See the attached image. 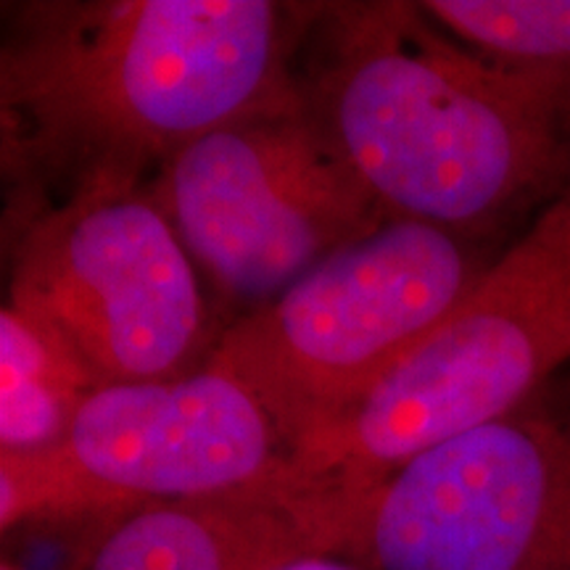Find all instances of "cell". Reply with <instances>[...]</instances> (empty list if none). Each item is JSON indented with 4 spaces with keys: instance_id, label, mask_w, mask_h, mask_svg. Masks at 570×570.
<instances>
[{
    "instance_id": "cell-8",
    "label": "cell",
    "mask_w": 570,
    "mask_h": 570,
    "mask_svg": "<svg viewBox=\"0 0 570 570\" xmlns=\"http://www.w3.org/2000/svg\"><path fill=\"white\" fill-rule=\"evenodd\" d=\"M148 190L198 273L259 306L391 219L306 109L204 135Z\"/></svg>"
},
{
    "instance_id": "cell-1",
    "label": "cell",
    "mask_w": 570,
    "mask_h": 570,
    "mask_svg": "<svg viewBox=\"0 0 570 570\" xmlns=\"http://www.w3.org/2000/svg\"><path fill=\"white\" fill-rule=\"evenodd\" d=\"M304 104L389 217L483 240L570 183V88L497 67L420 3L323 6Z\"/></svg>"
},
{
    "instance_id": "cell-7",
    "label": "cell",
    "mask_w": 570,
    "mask_h": 570,
    "mask_svg": "<svg viewBox=\"0 0 570 570\" xmlns=\"http://www.w3.org/2000/svg\"><path fill=\"white\" fill-rule=\"evenodd\" d=\"M296 470L252 391L204 362L96 389L59 444L0 454V525L233 494Z\"/></svg>"
},
{
    "instance_id": "cell-2",
    "label": "cell",
    "mask_w": 570,
    "mask_h": 570,
    "mask_svg": "<svg viewBox=\"0 0 570 570\" xmlns=\"http://www.w3.org/2000/svg\"><path fill=\"white\" fill-rule=\"evenodd\" d=\"M296 6L269 0L38 3L0 56L27 159L140 177L223 127L306 109Z\"/></svg>"
},
{
    "instance_id": "cell-6",
    "label": "cell",
    "mask_w": 570,
    "mask_h": 570,
    "mask_svg": "<svg viewBox=\"0 0 570 570\" xmlns=\"http://www.w3.org/2000/svg\"><path fill=\"white\" fill-rule=\"evenodd\" d=\"M333 558L362 570H570V417L537 396L336 487Z\"/></svg>"
},
{
    "instance_id": "cell-12",
    "label": "cell",
    "mask_w": 570,
    "mask_h": 570,
    "mask_svg": "<svg viewBox=\"0 0 570 570\" xmlns=\"http://www.w3.org/2000/svg\"><path fill=\"white\" fill-rule=\"evenodd\" d=\"M283 570H362V568L344 558H333V554H312V558L291 562V566Z\"/></svg>"
},
{
    "instance_id": "cell-11",
    "label": "cell",
    "mask_w": 570,
    "mask_h": 570,
    "mask_svg": "<svg viewBox=\"0 0 570 570\" xmlns=\"http://www.w3.org/2000/svg\"><path fill=\"white\" fill-rule=\"evenodd\" d=\"M420 9L481 59L570 88V0H428Z\"/></svg>"
},
{
    "instance_id": "cell-10",
    "label": "cell",
    "mask_w": 570,
    "mask_h": 570,
    "mask_svg": "<svg viewBox=\"0 0 570 570\" xmlns=\"http://www.w3.org/2000/svg\"><path fill=\"white\" fill-rule=\"evenodd\" d=\"M96 381L59 336L0 312V454L48 449L67 436Z\"/></svg>"
},
{
    "instance_id": "cell-5",
    "label": "cell",
    "mask_w": 570,
    "mask_h": 570,
    "mask_svg": "<svg viewBox=\"0 0 570 570\" xmlns=\"http://www.w3.org/2000/svg\"><path fill=\"white\" fill-rule=\"evenodd\" d=\"M198 269L140 177L96 173L24 230L11 309L59 336L98 389L198 370Z\"/></svg>"
},
{
    "instance_id": "cell-4",
    "label": "cell",
    "mask_w": 570,
    "mask_h": 570,
    "mask_svg": "<svg viewBox=\"0 0 570 570\" xmlns=\"http://www.w3.org/2000/svg\"><path fill=\"white\" fill-rule=\"evenodd\" d=\"M570 362V183L494 256L465 302L344 423L294 454L346 491L533 402Z\"/></svg>"
},
{
    "instance_id": "cell-3",
    "label": "cell",
    "mask_w": 570,
    "mask_h": 570,
    "mask_svg": "<svg viewBox=\"0 0 570 570\" xmlns=\"http://www.w3.org/2000/svg\"><path fill=\"white\" fill-rule=\"evenodd\" d=\"M491 262L481 240L391 217L227 327L206 365L252 391L294 458L352 417Z\"/></svg>"
},
{
    "instance_id": "cell-9",
    "label": "cell",
    "mask_w": 570,
    "mask_h": 570,
    "mask_svg": "<svg viewBox=\"0 0 570 570\" xmlns=\"http://www.w3.org/2000/svg\"><path fill=\"white\" fill-rule=\"evenodd\" d=\"M336 489L302 470L233 494L117 512L88 570H283L333 554Z\"/></svg>"
},
{
    "instance_id": "cell-13",
    "label": "cell",
    "mask_w": 570,
    "mask_h": 570,
    "mask_svg": "<svg viewBox=\"0 0 570 570\" xmlns=\"http://www.w3.org/2000/svg\"><path fill=\"white\" fill-rule=\"evenodd\" d=\"M0 570H21V568L11 558H3L0 560Z\"/></svg>"
}]
</instances>
